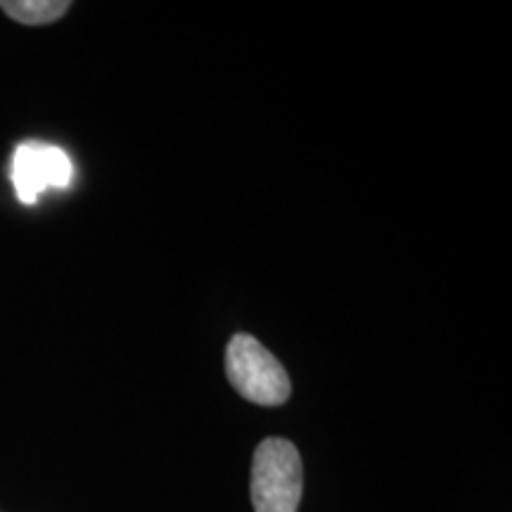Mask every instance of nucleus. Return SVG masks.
I'll return each mask as SVG.
<instances>
[{
  "label": "nucleus",
  "instance_id": "1",
  "mask_svg": "<svg viewBox=\"0 0 512 512\" xmlns=\"http://www.w3.org/2000/svg\"><path fill=\"white\" fill-rule=\"evenodd\" d=\"M304 470L297 446L287 439H264L254 451V512H297L302 501Z\"/></svg>",
  "mask_w": 512,
  "mask_h": 512
},
{
  "label": "nucleus",
  "instance_id": "4",
  "mask_svg": "<svg viewBox=\"0 0 512 512\" xmlns=\"http://www.w3.org/2000/svg\"><path fill=\"white\" fill-rule=\"evenodd\" d=\"M69 8H72L69 0H0V10L27 27L53 24L67 15Z\"/></svg>",
  "mask_w": 512,
  "mask_h": 512
},
{
  "label": "nucleus",
  "instance_id": "3",
  "mask_svg": "<svg viewBox=\"0 0 512 512\" xmlns=\"http://www.w3.org/2000/svg\"><path fill=\"white\" fill-rule=\"evenodd\" d=\"M12 185L19 202L36 204L38 195L48 188H67L72 183L74 166L64 150L46 143H22L12 157Z\"/></svg>",
  "mask_w": 512,
  "mask_h": 512
},
{
  "label": "nucleus",
  "instance_id": "2",
  "mask_svg": "<svg viewBox=\"0 0 512 512\" xmlns=\"http://www.w3.org/2000/svg\"><path fill=\"white\" fill-rule=\"evenodd\" d=\"M226 373L242 399L256 406H283L292 384L283 363L259 339L235 335L226 349Z\"/></svg>",
  "mask_w": 512,
  "mask_h": 512
}]
</instances>
